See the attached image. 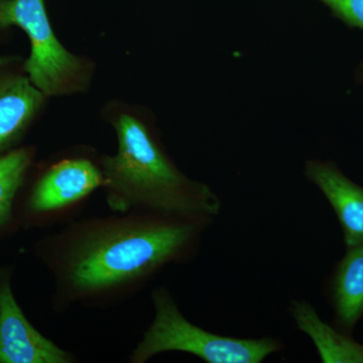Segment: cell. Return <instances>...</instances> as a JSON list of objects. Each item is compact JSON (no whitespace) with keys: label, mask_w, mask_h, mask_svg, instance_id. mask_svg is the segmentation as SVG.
I'll return each instance as SVG.
<instances>
[{"label":"cell","mask_w":363,"mask_h":363,"mask_svg":"<svg viewBox=\"0 0 363 363\" xmlns=\"http://www.w3.org/2000/svg\"><path fill=\"white\" fill-rule=\"evenodd\" d=\"M213 221L131 211L69 222L35 245L54 278L55 311L106 307L135 295L164 267L192 259Z\"/></svg>","instance_id":"cell-1"},{"label":"cell","mask_w":363,"mask_h":363,"mask_svg":"<svg viewBox=\"0 0 363 363\" xmlns=\"http://www.w3.org/2000/svg\"><path fill=\"white\" fill-rule=\"evenodd\" d=\"M117 150L100 157L111 211L218 216L221 201L206 184L186 176L169 156L154 126L130 111L111 117Z\"/></svg>","instance_id":"cell-2"},{"label":"cell","mask_w":363,"mask_h":363,"mask_svg":"<svg viewBox=\"0 0 363 363\" xmlns=\"http://www.w3.org/2000/svg\"><path fill=\"white\" fill-rule=\"evenodd\" d=\"M152 302L154 319L131 353V363L164 352L189 353L207 363H260L284 348L279 339L233 337L191 323L164 286L154 289Z\"/></svg>","instance_id":"cell-3"},{"label":"cell","mask_w":363,"mask_h":363,"mask_svg":"<svg viewBox=\"0 0 363 363\" xmlns=\"http://www.w3.org/2000/svg\"><path fill=\"white\" fill-rule=\"evenodd\" d=\"M11 26L28 35L30 57L23 69L45 96H62L87 89L92 66L72 54L52 30L45 0H0V32Z\"/></svg>","instance_id":"cell-4"},{"label":"cell","mask_w":363,"mask_h":363,"mask_svg":"<svg viewBox=\"0 0 363 363\" xmlns=\"http://www.w3.org/2000/svg\"><path fill=\"white\" fill-rule=\"evenodd\" d=\"M104 187L100 160L62 157L38 173L26 193L18 220L26 227L50 226L71 218L97 189Z\"/></svg>","instance_id":"cell-5"},{"label":"cell","mask_w":363,"mask_h":363,"mask_svg":"<svg viewBox=\"0 0 363 363\" xmlns=\"http://www.w3.org/2000/svg\"><path fill=\"white\" fill-rule=\"evenodd\" d=\"M77 357L33 326L14 297L11 272L0 269V363H74Z\"/></svg>","instance_id":"cell-6"},{"label":"cell","mask_w":363,"mask_h":363,"mask_svg":"<svg viewBox=\"0 0 363 363\" xmlns=\"http://www.w3.org/2000/svg\"><path fill=\"white\" fill-rule=\"evenodd\" d=\"M45 98L28 78L23 61L0 58V156L16 149L42 111Z\"/></svg>","instance_id":"cell-7"},{"label":"cell","mask_w":363,"mask_h":363,"mask_svg":"<svg viewBox=\"0 0 363 363\" xmlns=\"http://www.w3.org/2000/svg\"><path fill=\"white\" fill-rule=\"evenodd\" d=\"M305 176L321 191L335 212L346 247L363 245V187L331 161L306 162Z\"/></svg>","instance_id":"cell-8"},{"label":"cell","mask_w":363,"mask_h":363,"mask_svg":"<svg viewBox=\"0 0 363 363\" xmlns=\"http://www.w3.org/2000/svg\"><path fill=\"white\" fill-rule=\"evenodd\" d=\"M334 323L351 334L363 317V245L346 247L327 284Z\"/></svg>","instance_id":"cell-9"},{"label":"cell","mask_w":363,"mask_h":363,"mask_svg":"<svg viewBox=\"0 0 363 363\" xmlns=\"http://www.w3.org/2000/svg\"><path fill=\"white\" fill-rule=\"evenodd\" d=\"M290 312L298 329L312 339L322 362L363 363L362 344L322 321L309 303L293 301Z\"/></svg>","instance_id":"cell-10"},{"label":"cell","mask_w":363,"mask_h":363,"mask_svg":"<svg viewBox=\"0 0 363 363\" xmlns=\"http://www.w3.org/2000/svg\"><path fill=\"white\" fill-rule=\"evenodd\" d=\"M32 147H16L0 156V234L18 222L16 203L35 161Z\"/></svg>","instance_id":"cell-11"},{"label":"cell","mask_w":363,"mask_h":363,"mask_svg":"<svg viewBox=\"0 0 363 363\" xmlns=\"http://www.w3.org/2000/svg\"><path fill=\"white\" fill-rule=\"evenodd\" d=\"M332 16L350 28L363 30V0H319Z\"/></svg>","instance_id":"cell-12"},{"label":"cell","mask_w":363,"mask_h":363,"mask_svg":"<svg viewBox=\"0 0 363 363\" xmlns=\"http://www.w3.org/2000/svg\"><path fill=\"white\" fill-rule=\"evenodd\" d=\"M357 80L358 83H363V63L360 64L357 68Z\"/></svg>","instance_id":"cell-13"}]
</instances>
